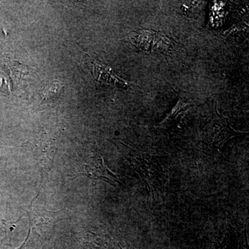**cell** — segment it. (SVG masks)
Instances as JSON below:
<instances>
[{
    "mask_svg": "<svg viewBox=\"0 0 249 249\" xmlns=\"http://www.w3.org/2000/svg\"><path fill=\"white\" fill-rule=\"evenodd\" d=\"M193 106V103L183 99V98H179L176 106L165 117L164 120L160 123L159 127L166 129L178 124Z\"/></svg>",
    "mask_w": 249,
    "mask_h": 249,
    "instance_id": "cell-5",
    "label": "cell"
},
{
    "mask_svg": "<svg viewBox=\"0 0 249 249\" xmlns=\"http://www.w3.org/2000/svg\"><path fill=\"white\" fill-rule=\"evenodd\" d=\"M81 175L88 177L93 179L104 180L114 187H117L118 185L121 184L117 175L107 168V165L104 163L102 157H100L99 158L91 157L89 161L83 165L81 169L76 174V176L72 178V179Z\"/></svg>",
    "mask_w": 249,
    "mask_h": 249,
    "instance_id": "cell-3",
    "label": "cell"
},
{
    "mask_svg": "<svg viewBox=\"0 0 249 249\" xmlns=\"http://www.w3.org/2000/svg\"><path fill=\"white\" fill-rule=\"evenodd\" d=\"M62 88V85L58 81L50 82L42 90L44 99L49 102L56 101L61 93Z\"/></svg>",
    "mask_w": 249,
    "mask_h": 249,
    "instance_id": "cell-6",
    "label": "cell"
},
{
    "mask_svg": "<svg viewBox=\"0 0 249 249\" xmlns=\"http://www.w3.org/2000/svg\"><path fill=\"white\" fill-rule=\"evenodd\" d=\"M244 133L246 132L232 128L229 119L221 115L217 109L207 127L208 137L218 150H222L224 144L231 139Z\"/></svg>",
    "mask_w": 249,
    "mask_h": 249,
    "instance_id": "cell-2",
    "label": "cell"
},
{
    "mask_svg": "<svg viewBox=\"0 0 249 249\" xmlns=\"http://www.w3.org/2000/svg\"><path fill=\"white\" fill-rule=\"evenodd\" d=\"M157 31L149 29H138L127 36V42L136 50L145 53H153Z\"/></svg>",
    "mask_w": 249,
    "mask_h": 249,
    "instance_id": "cell-4",
    "label": "cell"
},
{
    "mask_svg": "<svg viewBox=\"0 0 249 249\" xmlns=\"http://www.w3.org/2000/svg\"><path fill=\"white\" fill-rule=\"evenodd\" d=\"M132 150L127 160L138 173L155 199L157 192L161 191L168 179V171L163 163L156 157Z\"/></svg>",
    "mask_w": 249,
    "mask_h": 249,
    "instance_id": "cell-1",
    "label": "cell"
}]
</instances>
